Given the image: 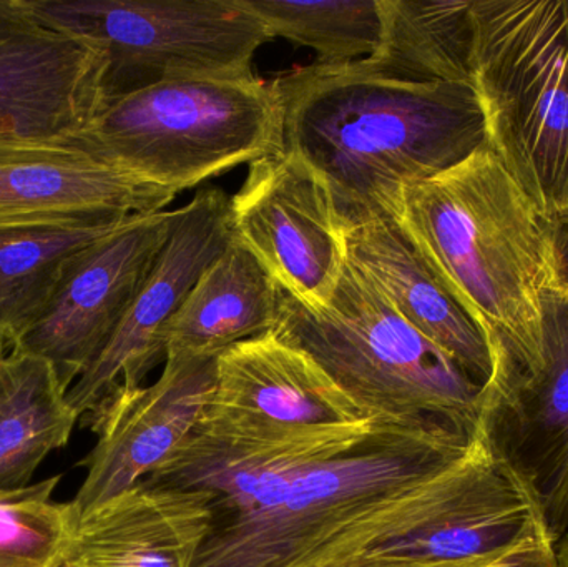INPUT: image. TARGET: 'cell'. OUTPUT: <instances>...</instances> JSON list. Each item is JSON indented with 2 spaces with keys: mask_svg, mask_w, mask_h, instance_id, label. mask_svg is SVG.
Masks as SVG:
<instances>
[{
  "mask_svg": "<svg viewBox=\"0 0 568 567\" xmlns=\"http://www.w3.org/2000/svg\"><path fill=\"white\" fill-rule=\"evenodd\" d=\"M283 150L324 180L343 226L394 216L407 186L464 162L486 143L469 83H400L310 63L272 80Z\"/></svg>",
  "mask_w": 568,
  "mask_h": 567,
  "instance_id": "cell-1",
  "label": "cell"
},
{
  "mask_svg": "<svg viewBox=\"0 0 568 567\" xmlns=\"http://www.w3.org/2000/svg\"><path fill=\"white\" fill-rule=\"evenodd\" d=\"M394 219L493 353V388L542 362V302L562 286L556 223L484 143L413 183Z\"/></svg>",
  "mask_w": 568,
  "mask_h": 567,
  "instance_id": "cell-2",
  "label": "cell"
},
{
  "mask_svg": "<svg viewBox=\"0 0 568 567\" xmlns=\"http://www.w3.org/2000/svg\"><path fill=\"white\" fill-rule=\"evenodd\" d=\"M273 335L306 353L367 415L476 432L484 386L344 263L326 306L282 290Z\"/></svg>",
  "mask_w": 568,
  "mask_h": 567,
  "instance_id": "cell-3",
  "label": "cell"
},
{
  "mask_svg": "<svg viewBox=\"0 0 568 567\" xmlns=\"http://www.w3.org/2000/svg\"><path fill=\"white\" fill-rule=\"evenodd\" d=\"M486 143L549 222L568 215V0H470Z\"/></svg>",
  "mask_w": 568,
  "mask_h": 567,
  "instance_id": "cell-4",
  "label": "cell"
},
{
  "mask_svg": "<svg viewBox=\"0 0 568 567\" xmlns=\"http://www.w3.org/2000/svg\"><path fill=\"white\" fill-rule=\"evenodd\" d=\"M77 149L180 195L283 152L282 105L255 73L163 80L103 103Z\"/></svg>",
  "mask_w": 568,
  "mask_h": 567,
  "instance_id": "cell-5",
  "label": "cell"
},
{
  "mask_svg": "<svg viewBox=\"0 0 568 567\" xmlns=\"http://www.w3.org/2000/svg\"><path fill=\"white\" fill-rule=\"evenodd\" d=\"M474 433L381 419L359 446L314 469L280 502L219 523L195 567H284L377 499L463 458Z\"/></svg>",
  "mask_w": 568,
  "mask_h": 567,
  "instance_id": "cell-6",
  "label": "cell"
},
{
  "mask_svg": "<svg viewBox=\"0 0 568 567\" xmlns=\"http://www.w3.org/2000/svg\"><path fill=\"white\" fill-rule=\"evenodd\" d=\"M27 2L50 27L103 53L105 102L163 80L253 75V57L272 40L242 0Z\"/></svg>",
  "mask_w": 568,
  "mask_h": 567,
  "instance_id": "cell-7",
  "label": "cell"
},
{
  "mask_svg": "<svg viewBox=\"0 0 568 567\" xmlns=\"http://www.w3.org/2000/svg\"><path fill=\"white\" fill-rule=\"evenodd\" d=\"M384 418L353 425H250L202 415L145 482L215 496L219 523L280 502L294 483L366 442Z\"/></svg>",
  "mask_w": 568,
  "mask_h": 567,
  "instance_id": "cell-8",
  "label": "cell"
},
{
  "mask_svg": "<svg viewBox=\"0 0 568 567\" xmlns=\"http://www.w3.org/2000/svg\"><path fill=\"white\" fill-rule=\"evenodd\" d=\"M477 435L526 489L554 545L568 533V288L544 295L542 362L484 388Z\"/></svg>",
  "mask_w": 568,
  "mask_h": 567,
  "instance_id": "cell-9",
  "label": "cell"
},
{
  "mask_svg": "<svg viewBox=\"0 0 568 567\" xmlns=\"http://www.w3.org/2000/svg\"><path fill=\"white\" fill-rule=\"evenodd\" d=\"M235 239L280 288L304 305L326 306L346 263L344 226L324 180L296 153L252 163L230 196Z\"/></svg>",
  "mask_w": 568,
  "mask_h": 567,
  "instance_id": "cell-10",
  "label": "cell"
},
{
  "mask_svg": "<svg viewBox=\"0 0 568 567\" xmlns=\"http://www.w3.org/2000/svg\"><path fill=\"white\" fill-rule=\"evenodd\" d=\"M232 240L230 196L223 190H199L180 206L162 252L112 338L69 389L70 406L80 422L115 393L143 386L149 373L162 360L165 362L166 323Z\"/></svg>",
  "mask_w": 568,
  "mask_h": 567,
  "instance_id": "cell-11",
  "label": "cell"
},
{
  "mask_svg": "<svg viewBox=\"0 0 568 567\" xmlns=\"http://www.w3.org/2000/svg\"><path fill=\"white\" fill-rule=\"evenodd\" d=\"M176 210L136 215L80 250L42 318L12 348L47 360L67 389L112 338L162 252Z\"/></svg>",
  "mask_w": 568,
  "mask_h": 567,
  "instance_id": "cell-12",
  "label": "cell"
},
{
  "mask_svg": "<svg viewBox=\"0 0 568 567\" xmlns=\"http://www.w3.org/2000/svg\"><path fill=\"white\" fill-rule=\"evenodd\" d=\"M105 57L0 0V142L75 146L102 109Z\"/></svg>",
  "mask_w": 568,
  "mask_h": 567,
  "instance_id": "cell-13",
  "label": "cell"
},
{
  "mask_svg": "<svg viewBox=\"0 0 568 567\" xmlns=\"http://www.w3.org/2000/svg\"><path fill=\"white\" fill-rule=\"evenodd\" d=\"M216 358L166 355L149 386L115 393L83 419L97 435L80 463L87 475L72 499L77 519L152 475L192 433L215 388Z\"/></svg>",
  "mask_w": 568,
  "mask_h": 567,
  "instance_id": "cell-14",
  "label": "cell"
},
{
  "mask_svg": "<svg viewBox=\"0 0 568 567\" xmlns=\"http://www.w3.org/2000/svg\"><path fill=\"white\" fill-rule=\"evenodd\" d=\"M175 196L75 146L0 142V229L115 226Z\"/></svg>",
  "mask_w": 568,
  "mask_h": 567,
  "instance_id": "cell-15",
  "label": "cell"
},
{
  "mask_svg": "<svg viewBox=\"0 0 568 567\" xmlns=\"http://www.w3.org/2000/svg\"><path fill=\"white\" fill-rule=\"evenodd\" d=\"M216 522L210 493L142 479L77 519L63 567H195Z\"/></svg>",
  "mask_w": 568,
  "mask_h": 567,
  "instance_id": "cell-16",
  "label": "cell"
},
{
  "mask_svg": "<svg viewBox=\"0 0 568 567\" xmlns=\"http://www.w3.org/2000/svg\"><path fill=\"white\" fill-rule=\"evenodd\" d=\"M203 415L250 425H353L367 415L316 362L273 333L216 358L215 388Z\"/></svg>",
  "mask_w": 568,
  "mask_h": 567,
  "instance_id": "cell-17",
  "label": "cell"
},
{
  "mask_svg": "<svg viewBox=\"0 0 568 567\" xmlns=\"http://www.w3.org/2000/svg\"><path fill=\"white\" fill-rule=\"evenodd\" d=\"M344 249L390 306L486 386L493 378L489 343L479 326L444 288L394 216L344 226Z\"/></svg>",
  "mask_w": 568,
  "mask_h": 567,
  "instance_id": "cell-18",
  "label": "cell"
},
{
  "mask_svg": "<svg viewBox=\"0 0 568 567\" xmlns=\"http://www.w3.org/2000/svg\"><path fill=\"white\" fill-rule=\"evenodd\" d=\"M280 293L268 270L233 235L166 323L165 356L219 358L239 343L270 335Z\"/></svg>",
  "mask_w": 568,
  "mask_h": 567,
  "instance_id": "cell-19",
  "label": "cell"
},
{
  "mask_svg": "<svg viewBox=\"0 0 568 567\" xmlns=\"http://www.w3.org/2000/svg\"><path fill=\"white\" fill-rule=\"evenodd\" d=\"M381 10L376 52L344 69L389 82L470 85V0H381Z\"/></svg>",
  "mask_w": 568,
  "mask_h": 567,
  "instance_id": "cell-20",
  "label": "cell"
},
{
  "mask_svg": "<svg viewBox=\"0 0 568 567\" xmlns=\"http://www.w3.org/2000/svg\"><path fill=\"white\" fill-rule=\"evenodd\" d=\"M47 360L0 342V489L27 486L80 422Z\"/></svg>",
  "mask_w": 568,
  "mask_h": 567,
  "instance_id": "cell-21",
  "label": "cell"
},
{
  "mask_svg": "<svg viewBox=\"0 0 568 567\" xmlns=\"http://www.w3.org/2000/svg\"><path fill=\"white\" fill-rule=\"evenodd\" d=\"M120 225L0 229V342L16 346L49 308L67 263Z\"/></svg>",
  "mask_w": 568,
  "mask_h": 567,
  "instance_id": "cell-22",
  "label": "cell"
},
{
  "mask_svg": "<svg viewBox=\"0 0 568 567\" xmlns=\"http://www.w3.org/2000/svg\"><path fill=\"white\" fill-rule=\"evenodd\" d=\"M270 37L307 47L314 65L343 67L376 52L383 37L381 0H242Z\"/></svg>",
  "mask_w": 568,
  "mask_h": 567,
  "instance_id": "cell-23",
  "label": "cell"
},
{
  "mask_svg": "<svg viewBox=\"0 0 568 567\" xmlns=\"http://www.w3.org/2000/svg\"><path fill=\"white\" fill-rule=\"evenodd\" d=\"M59 483L0 489V567H63L77 515L72 502H53Z\"/></svg>",
  "mask_w": 568,
  "mask_h": 567,
  "instance_id": "cell-24",
  "label": "cell"
},
{
  "mask_svg": "<svg viewBox=\"0 0 568 567\" xmlns=\"http://www.w3.org/2000/svg\"><path fill=\"white\" fill-rule=\"evenodd\" d=\"M486 567H559L556 545L550 539H539L514 549L499 561Z\"/></svg>",
  "mask_w": 568,
  "mask_h": 567,
  "instance_id": "cell-25",
  "label": "cell"
},
{
  "mask_svg": "<svg viewBox=\"0 0 568 567\" xmlns=\"http://www.w3.org/2000/svg\"><path fill=\"white\" fill-rule=\"evenodd\" d=\"M557 249H559L560 279L568 288V215L556 223Z\"/></svg>",
  "mask_w": 568,
  "mask_h": 567,
  "instance_id": "cell-26",
  "label": "cell"
},
{
  "mask_svg": "<svg viewBox=\"0 0 568 567\" xmlns=\"http://www.w3.org/2000/svg\"><path fill=\"white\" fill-rule=\"evenodd\" d=\"M557 561L559 567H568V533L556 545Z\"/></svg>",
  "mask_w": 568,
  "mask_h": 567,
  "instance_id": "cell-27",
  "label": "cell"
},
{
  "mask_svg": "<svg viewBox=\"0 0 568 567\" xmlns=\"http://www.w3.org/2000/svg\"><path fill=\"white\" fill-rule=\"evenodd\" d=\"M496 561H499V559H493V561L449 563V565H437L433 567H486Z\"/></svg>",
  "mask_w": 568,
  "mask_h": 567,
  "instance_id": "cell-28",
  "label": "cell"
}]
</instances>
